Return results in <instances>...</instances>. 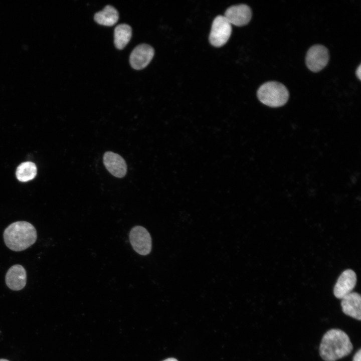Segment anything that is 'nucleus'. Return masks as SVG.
I'll return each mask as SVG.
<instances>
[{
	"label": "nucleus",
	"instance_id": "17",
	"mask_svg": "<svg viewBox=\"0 0 361 361\" xmlns=\"http://www.w3.org/2000/svg\"><path fill=\"white\" fill-rule=\"evenodd\" d=\"M356 74L358 78L361 79V65H359L356 71Z\"/></svg>",
	"mask_w": 361,
	"mask_h": 361
},
{
	"label": "nucleus",
	"instance_id": "16",
	"mask_svg": "<svg viewBox=\"0 0 361 361\" xmlns=\"http://www.w3.org/2000/svg\"><path fill=\"white\" fill-rule=\"evenodd\" d=\"M352 361H361V349H359L354 354Z\"/></svg>",
	"mask_w": 361,
	"mask_h": 361
},
{
	"label": "nucleus",
	"instance_id": "1",
	"mask_svg": "<svg viewBox=\"0 0 361 361\" xmlns=\"http://www.w3.org/2000/svg\"><path fill=\"white\" fill-rule=\"evenodd\" d=\"M353 348L349 336L339 329H331L323 336L319 354L325 361H335L348 355Z\"/></svg>",
	"mask_w": 361,
	"mask_h": 361
},
{
	"label": "nucleus",
	"instance_id": "10",
	"mask_svg": "<svg viewBox=\"0 0 361 361\" xmlns=\"http://www.w3.org/2000/svg\"><path fill=\"white\" fill-rule=\"evenodd\" d=\"M356 282V276L355 272L351 269L345 270L339 276L334 285V296L338 299H342L351 292Z\"/></svg>",
	"mask_w": 361,
	"mask_h": 361
},
{
	"label": "nucleus",
	"instance_id": "9",
	"mask_svg": "<svg viewBox=\"0 0 361 361\" xmlns=\"http://www.w3.org/2000/svg\"><path fill=\"white\" fill-rule=\"evenodd\" d=\"M103 162L107 170L113 176L122 178L127 172V164L123 158L117 153L106 151L103 156Z\"/></svg>",
	"mask_w": 361,
	"mask_h": 361
},
{
	"label": "nucleus",
	"instance_id": "4",
	"mask_svg": "<svg viewBox=\"0 0 361 361\" xmlns=\"http://www.w3.org/2000/svg\"><path fill=\"white\" fill-rule=\"evenodd\" d=\"M232 33V26L224 16H218L212 23L209 36L210 43L214 46L220 47L228 41Z\"/></svg>",
	"mask_w": 361,
	"mask_h": 361
},
{
	"label": "nucleus",
	"instance_id": "11",
	"mask_svg": "<svg viewBox=\"0 0 361 361\" xmlns=\"http://www.w3.org/2000/svg\"><path fill=\"white\" fill-rule=\"evenodd\" d=\"M5 281L7 286L12 290H22L27 283V272L25 269L19 264L12 266L6 273Z\"/></svg>",
	"mask_w": 361,
	"mask_h": 361
},
{
	"label": "nucleus",
	"instance_id": "15",
	"mask_svg": "<svg viewBox=\"0 0 361 361\" xmlns=\"http://www.w3.org/2000/svg\"><path fill=\"white\" fill-rule=\"evenodd\" d=\"M36 172V166L34 163L25 162L18 167L16 175L19 180L27 182L32 179L35 176Z\"/></svg>",
	"mask_w": 361,
	"mask_h": 361
},
{
	"label": "nucleus",
	"instance_id": "2",
	"mask_svg": "<svg viewBox=\"0 0 361 361\" xmlns=\"http://www.w3.org/2000/svg\"><path fill=\"white\" fill-rule=\"evenodd\" d=\"M37 238L35 227L26 221L14 222L4 232V239L6 246L16 252L28 248L35 243Z\"/></svg>",
	"mask_w": 361,
	"mask_h": 361
},
{
	"label": "nucleus",
	"instance_id": "18",
	"mask_svg": "<svg viewBox=\"0 0 361 361\" xmlns=\"http://www.w3.org/2000/svg\"><path fill=\"white\" fill-rule=\"evenodd\" d=\"M163 361H178V360L175 358L170 357V358H166V359L163 360Z\"/></svg>",
	"mask_w": 361,
	"mask_h": 361
},
{
	"label": "nucleus",
	"instance_id": "7",
	"mask_svg": "<svg viewBox=\"0 0 361 361\" xmlns=\"http://www.w3.org/2000/svg\"><path fill=\"white\" fill-rule=\"evenodd\" d=\"M154 54L153 48L149 45L142 44L137 46L132 51L129 62L131 67L136 70L146 67Z\"/></svg>",
	"mask_w": 361,
	"mask_h": 361
},
{
	"label": "nucleus",
	"instance_id": "8",
	"mask_svg": "<svg viewBox=\"0 0 361 361\" xmlns=\"http://www.w3.org/2000/svg\"><path fill=\"white\" fill-rule=\"evenodd\" d=\"M224 17L231 25L243 26L250 21L252 12L246 5L232 6L227 9Z\"/></svg>",
	"mask_w": 361,
	"mask_h": 361
},
{
	"label": "nucleus",
	"instance_id": "14",
	"mask_svg": "<svg viewBox=\"0 0 361 361\" xmlns=\"http://www.w3.org/2000/svg\"><path fill=\"white\" fill-rule=\"evenodd\" d=\"M132 36L131 27L126 24L117 25L114 31V43L116 48L123 49L129 43Z\"/></svg>",
	"mask_w": 361,
	"mask_h": 361
},
{
	"label": "nucleus",
	"instance_id": "12",
	"mask_svg": "<svg viewBox=\"0 0 361 361\" xmlns=\"http://www.w3.org/2000/svg\"><path fill=\"white\" fill-rule=\"evenodd\" d=\"M341 299L343 312L353 318L361 319V297L356 292H351Z\"/></svg>",
	"mask_w": 361,
	"mask_h": 361
},
{
	"label": "nucleus",
	"instance_id": "13",
	"mask_svg": "<svg viewBox=\"0 0 361 361\" xmlns=\"http://www.w3.org/2000/svg\"><path fill=\"white\" fill-rule=\"evenodd\" d=\"M94 19L95 22L100 25L112 26L117 22L119 14L115 8L107 5L103 10L95 14Z\"/></svg>",
	"mask_w": 361,
	"mask_h": 361
},
{
	"label": "nucleus",
	"instance_id": "19",
	"mask_svg": "<svg viewBox=\"0 0 361 361\" xmlns=\"http://www.w3.org/2000/svg\"><path fill=\"white\" fill-rule=\"evenodd\" d=\"M0 361H9V360H7L6 359L2 358V359H0Z\"/></svg>",
	"mask_w": 361,
	"mask_h": 361
},
{
	"label": "nucleus",
	"instance_id": "6",
	"mask_svg": "<svg viewBox=\"0 0 361 361\" xmlns=\"http://www.w3.org/2000/svg\"><path fill=\"white\" fill-rule=\"evenodd\" d=\"M329 58L327 49L323 45H315L308 50L306 56V64L310 70L317 72L326 66Z\"/></svg>",
	"mask_w": 361,
	"mask_h": 361
},
{
	"label": "nucleus",
	"instance_id": "3",
	"mask_svg": "<svg viewBox=\"0 0 361 361\" xmlns=\"http://www.w3.org/2000/svg\"><path fill=\"white\" fill-rule=\"evenodd\" d=\"M257 96L263 104L271 107H278L287 102L289 93L282 84L270 81L260 87L257 91Z\"/></svg>",
	"mask_w": 361,
	"mask_h": 361
},
{
	"label": "nucleus",
	"instance_id": "5",
	"mask_svg": "<svg viewBox=\"0 0 361 361\" xmlns=\"http://www.w3.org/2000/svg\"><path fill=\"white\" fill-rule=\"evenodd\" d=\"M129 240L133 249L139 254L146 255L151 252V238L145 228L140 226L132 228L130 231Z\"/></svg>",
	"mask_w": 361,
	"mask_h": 361
}]
</instances>
